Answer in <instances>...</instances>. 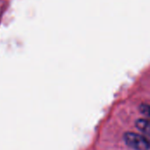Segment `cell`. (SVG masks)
Masks as SVG:
<instances>
[{"instance_id": "3957f363", "label": "cell", "mask_w": 150, "mask_h": 150, "mask_svg": "<svg viewBox=\"0 0 150 150\" xmlns=\"http://www.w3.org/2000/svg\"><path fill=\"white\" fill-rule=\"evenodd\" d=\"M140 111L142 114H144L146 117H148L150 120V105H146V104H142L140 105Z\"/></svg>"}, {"instance_id": "7a4b0ae2", "label": "cell", "mask_w": 150, "mask_h": 150, "mask_svg": "<svg viewBox=\"0 0 150 150\" xmlns=\"http://www.w3.org/2000/svg\"><path fill=\"white\" fill-rule=\"evenodd\" d=\"M135 127L147 137L150 138V120H143L140 119L135 122Z\"/></svg>"}, {"instance_id": "6da1fadb", "label": "cell", "mask_w": 150, "mask_h": 150, "mask_svg": "<svg viewBox=\"0 0 150 150\" xmlns=\"http://www.w3.org/2000/svg\"><path fill=\"white\" fill-rule=\"evenodd\" d=\"M126 144L134 150H150V138L135 133L128 132L124 134Z\"/></svg>"}]
</instances>
